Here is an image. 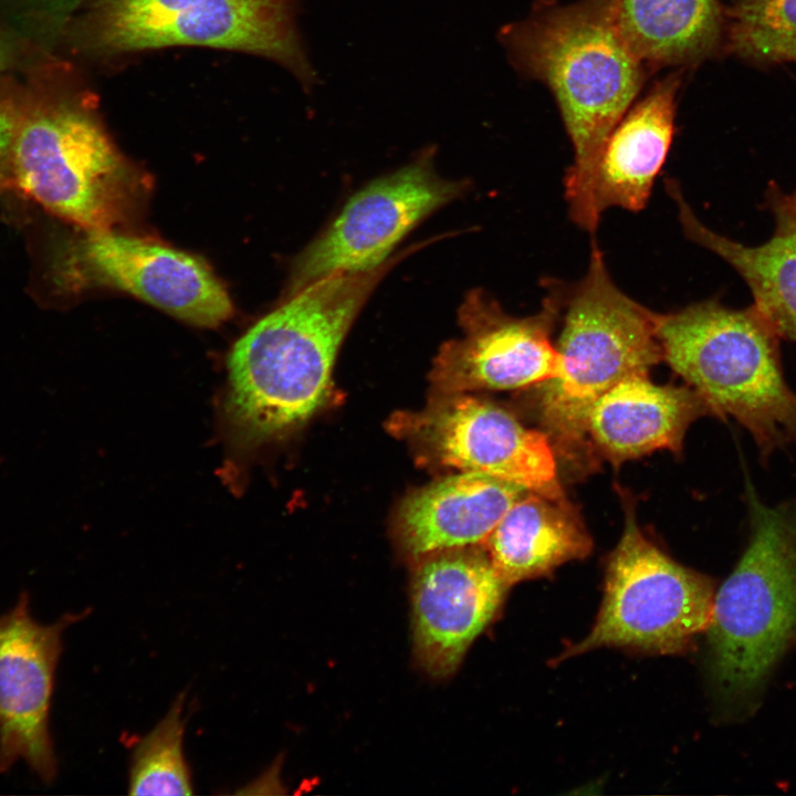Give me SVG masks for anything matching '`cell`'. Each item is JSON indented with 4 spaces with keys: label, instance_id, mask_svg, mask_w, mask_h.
<instances>
[{
    "label": "cell",
    "instance_id": "cell-6",
    "mask_svg": "<svg viewBox=\"0 0 796 796\" xmlns=\"http://www.w3.org/2000/svg\"><path fill=\"white\" fill-rule=\"evenodd\" d=\"M13 117L10 149L20 188L45 209L88 230H112L130 211L132 168L95 119L67 102L35 100Z\"/></svg>",
    "mask_w": 796,
    "mask_h": 796
},
{
    "label": "cell",
    "instance_id": "cell-15",
    "mask_svg": "<svg viewBox=\"0 0 796 796\" xmlns=\"http://www.w3.org/2000/svg\"><path fill=\"white\" fill-rule=\"evenodd\" d=\"M679 71L658 81L609 134L589 188L586 231H596L608 208L637 212L646 207L674 134Z\"/></svg>",
    "mask_w": 796,
    "mask_h": 796
},
{
    "label": "cell",
    "instance_id": "cell-12",
    "mask_svg": "<svg viewBox=\"0 0 796 796\" xmlns=\"http://www.w3.org/2000/svg\"><path fill=\"white\" fill-rule=\"evenodd\" d=\"M60 275L76 287L121 290L199 326H217L232 313L227 291L201 261L112 230H88L73 242Z\"/></svg>",
    "mask_w": 796,
    "mask_h": 796
},
{
    "label": "cell",
    "instance_id": "cell-9",
    "mask_svg": "<svg viewBox=\"0 0 796 796\" xmlns=\"http://www.w3.org/2000/svg\"><path fill=\"white\" fill-rule=\"evenodd\" d=\"M388 428L434 464L481 472L549 499L565 498L549 437L469 392L437 394L422 410L391 416Z\"/></svg>",
    "mask_w": 796,
    "mask_h": 796
},
{
    "label": "cell",
    "instance_id": "cell-14",
    "mask_svg": "<svg viewBox=\"0 0 796 796\" xmlns=\"http://www.w3.org/2000/svg\"><path fill=\"white\" fill-rule=\"evenodd\" d=\"M416 563L410 587L415 653L428 674L444 678L494 618L507 585L481 545Z\"/></svg>",
    "mask_w": 796,
    "mask_h": 796
},
{
    "label": "cell",
    "instance_id": "cell-16",
    "mask_svg": "<svg viewBox=\"0 0 796 796\" xmlns=\"http://www.w3.org/2000/svg\"><path fill=\"white\" fill-rule=\"evenodd\" d=\"M527 490L481 472L461 471L409 494L397 516L402 551L415 561L482 545Z\"/></svg>",
    "mask_w": 796,
    "mask_h": 796
},
{
    "label": "cell",
    "instance_id": "cell-21",
    "mask_svg": "<svg viewBox=\"0 0 796 796\" xmlns=\"http://www.w3.org/2000/svg\"><path fill=\"white\" fill-rule=\"evenodd\" d=\"M724 51L755 65L796 63V0H735Z\"/></svg>",
    "mask_w": 796,
    "mask_h": 796
},
{
    "label": "cell",
    "instance_id": "cell-20",
    "mask_svg": "<svg viewBox=\"0 0 796 796\" xmlns=\"http://www.w3.org/2000/svg\"><path fill=\"white\" fill-rule=\"evenodd\" d=\"M621 29L648 71L688 67L724 50L719 0H617Z\"/></svg>",
    "mask_w": 796,
    "mask_h": 796
},
{
    "label": "cell",
    "instance_id": "cell-17",
    "mask_svg": "<svg viewBox=\"0 0 796 796\" xmlns=\"http://www.w3.org/2000/svg\"><path fill=\"white\" fill-rule=\"evenodd\" d=\"M706 415L714 416L690 386H662L633 375L595 401L586 434L591 449L618 465L657 450L679 451L689 426Z\"/></svg>",
    "mask_w": 796,
    "mask_h": 796
},
{
    "label": "cell",
    "instance_id": "cell-19",
    "mask_svg": "<svg viewBox=\"0 0 796 796\" xmlns=\"http://www.w3.org/2000/svg\"><path fill=\"white\" fill-rule=\"evenodd\" d=\"M507 586L543 576L586 557L593 547L575 506L566 498L526 492L481 545Z\"/></svg>",
    "mask_w": 796,
    "mask_h": 796
},
{
    "label": "cell",
    "instance_id": "cell-13",
    "mask_svg": "<svg viewBox=\"0 0 796 796\" xmlns=\"http://www.w3.org/2000/svg\"><path fill=\"white\" fill-rule=\"evenodd\" d=\"M75 619L38 621L27 593L0 615V774L23 762L43 783L55 778L50 711L63 632Z\"/></svg>",
    "mask_w": 796,
    "mask_h": 796
},
{
    "label": "cell",
    "instance_id": "cell-7",
    "mask_svg": "<svg viewBox=\"0 0 796 796\" xmlns=\"http://www.w3.org/2000/svg\"><path fill=\"white\" fill-rule=\"evenodd\" d=\"M622 498L625 526L608 562L599 614L586 638L563 657L606 646L674 653L709 626L714 599L710 578L649 541L631 499Z\"/></svg>",
    "mask_w": 796,
    "mask_h": 796
},
{
    "label": "cell",
    "instance_id": "cell-26",
    "mask_svg": "<svg viewBox=\"0 0 796 796\" xmlns=\"http://www.w3.org/2000/svg\"><path fill=\"white\" fill-rule=\"evenodd\" d=\"M790 197H792L793 201H794V202H795V205H796V192H795V193H793V195H790Z\"/></svg>",
    "mask_w": 796,
    "mask_h": 796
},
{
    "label": "cell",
    "instance_id": "cell-25",
    "mask_svg": "<svg viewBox=\"0 0 796 796\" xmlns=\"http://www.w3.org/2000/svg\"><path fill=\"white\" fill-rule=\"evenodd\" d=\"M35 3L40 4L42 10H46L49 12H55L59 11L61 7H63L66 3H70L72 0H34Z\"/></svg>",
    "mask_w": 796,
    "mask_h": 796
},
{
    "label": "cell",
    "instance_id": "cell-18",
    "mask_svg": "<svg viewBox=\"0 0 796 796\" xmlns=\"http://www.w3.org/2000/svg\"><path fill=\"white\" fill-rule=\"evenodd\" d=\"M684 235L726 261L745 281L754 306L779 338L796 344V205L772 184L767 205L775 217L773 235L750 247L712 231L684 199L674 179L666 181Z\"/></svg>",
    "mask_w": 796,
    "mask_h": 796
},
{
    "label": "cell",
    "instance_id": "cell-3",
    "mask_svg": "<svg viewBox=\"0 0 796 796\" xmlns=\"http://www.w3.org/2000/svg\"><path fill=\"white\" fill-rule=\"evenodd\" d=\"M663 362L716 417H732L752 436L763 460L796 444V394L787 385L779 337L754 305L716 300L660 314Z\"/></svg>",
    "mask_w": 796,
    "mask_h": 796
},
{
    "label": "cell",
    "instance_id": "cell-22",
    "mask_svg": "<svg viewBox=\"0 0 796 796\" xmlns=\"http://www.w3.org/2000/svg\"><path fill=\"white\" fill-rule=\"evenodd\" d=\"M184 701L179 695L159 723L134 746L128 774L130 795L193 794L184 753Z\"/></svg>",
    "mask_w": 796,
    "mask_h": 796
},
{
    "label": "cell",
    "instance_id": "cell-8",
    "mask_svg": "<svg viewBox=\"0 0 796 796\" xmlns=\"http://www.w3.org/2000/svg\"><path fill=\"white\" fill-rule=\"evenodd\" d=\"M92 34L112 51L169 45L250 51L283 63L304 82L314 78L287 0H100Z\"/></svg>",
    "mask_w": 796,
    "mask_h": 796
},
{
    "label": "cell",
    "instance_id": "cell-1",
    "mask_svg": "<svg viewBox=\"0 0 796 796\" xmlns=\"http://www.w3.org/2000/svg\"><path fill=\"white\" fill-rule=\"evenodd\" d=\"M500 39L515 67L543 82L557 102L574 151L565 197L570 219L584 229L601 149L648 70L624 34L617 0H538Z\"/></svg>",
    "mask_w": 796,
    "mask_h": 796
},
{
    "label": "cell",
    "instance_id": "cell-5",
    "mask_svg": "<svg viewBox=\"0 0 796 796\" xmlns=\"http://www.w3.org/2000/svg\"><path fill=\"white\" fill-rule=\"evenodd\" d=\"M751 534L713 599L711 669L721 693L746 701L796 636V503L768 506L747 483Z\"/></svg>",
    "mask_w": 796,
    "mask_h": 796
},
{
    "label": "cell",
    "instance_id": "cell-24",
    "mask_svg": "<svg viewBox=\"0 0 796 796\" xmlns=\"http://www.w3.org/2000/svg\"><path fill=\"white\" fill-rule=\"evenodd\" d=\"M13 48L7 35L0 31V71L9 67L13 62Z\"/></svg>",
    "mask_w": 796,
    "mask_h": 796
},
{
    "label": "cell",
    "instance_id": "cell-10",
    "mask_svg": "<svg viewBox=\"0 0 796 796\" xmlns=\"http://www.w3.org/2000/svg\"><path fill=\"white\" fill-rule=\"evenodd\" d=\"M468 180L442 178L434 149L357 191L296 258L289 296L323 279L373 270L430 213L460 197Z\"/></svg>",
    "mask_w": 796,
    "mask_h": 796
},
{
    "label": "cell",
    "instance_id": "cell-11",
    "mask_svg": "<svg viewBox=\"0 0 796 796\" xmlns=\"http://www.w3.org/2000/svg\"><path fill=\"white\" fill-rule=\"evenodd\" d=\"M565 294L556 283L537 313L515 317L486 292L470 291L458 312L463 336L444 343L433 359L436 392L512 390L558 377L561 355L552 333Z\"/></svg>",
    "mask_w": 796,
    "mask_h": 796
},
{
    "label": "cell",
    "instance_id": "cell-4",
    "mask_svg": "<svg viewBox=\"0 0 796 796\" xmlns=\"http://www.w3.org/2000/svg\"><path fill=\"white\" fill-rule=\"evenodd\" d=\"M563 308L561 373L542 384L540 412L553 447L574 457L589 451L586 422L595 401L622 379L648 375L663 354L658 313L615 284L595 240L587 272L566 290Z\"/></svg>",
    "mask_w": 796,
    "mask_h": 796
},
{
    "label": "cell",
    "instance_id": "cell-23",
    "mask_svg": "<svg viewBox=\"0 0 796 796\" xmlns=\"http://www.w3.org/2000/svg\"><path fill=\"white\" fill-rule=\"evenodd\" d=\"M13 137V117L9 109L0 107V169L10 157Z\"/></svg>",
    "mask_w": 796,
    "mask_h": 796
},
{
    "label": "cell",
    "instance_id": "cell-2",
    "mask_svg": "<svg viewBox=\"0 0 796 796\" xmlns=\"http://www.w3.org/2000/svg\"><path fill=\"white\" fill-rule=\"evenodd\" d=\"M418 247L365 272L336 274L290 296L233 346L229 409L239 428L266 439L300 426L329 398L338 348L384 276Z\"/></svg>",
    "mask_w": 796,
    "mask_h": 796
}]
</instances>
